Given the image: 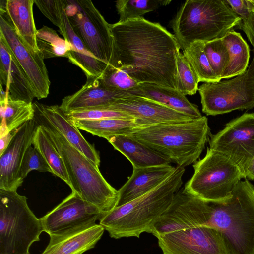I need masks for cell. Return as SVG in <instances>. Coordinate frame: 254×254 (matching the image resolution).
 Wrapping results in <instances>:
<instances>
[{
  "label": "cell",
  "mask_w": 254,
  "mask_h": 254,
  "mask_svg": "<svg viewBox=\"0 0 254 254\" xmlns=\"http://www.w3.org/2000/svg\"><path fill=\"white\" fill-rule=\"evenodd\" d=\"M171 2L170 0H118L116 7L120 18L118 22L141 17L144 14L154 11Z\"/></svg>",
  "instance_id": "1f68e13d"
},
{
  "label": "cell",
  "mask_w": 254,
  "mask_h": 254,
  "mask_svg": "<svg viewBox=\"0 0 254 254\" xmlns=\"http://www.w3.org/2000/svg\"><path fill=\"white\" fill-rule=\"evenodd\" d=\"M208 119L165 123L136 128L131 137L184 167L196 162L211 135Z\"/></svg>",
  "instance_id": "5b68a950"
},
{
  "label": "cell",
  "mask_w": 254,
  "mask_h": 254,
  "mask_svg": "<svg viewBox=\"0 0 254 254\" xmlns=\"http://www.w3.org/2000/svg\"><path fill=\"white\" fill-rule=\"evenodd\" d=\"M0 1L18 36L31 50L39 52L36 29L33 13L34 0Z\"/></svg>",
  "instance_id": "603a6c76"
},
{
  "label": "cell",
  "mask_w": 254,
  "mask_h": 254,
  "mask_svg": "<svg viewBox=\"0 0 254 254\" xmlns=\"http://www.w3.org/2000/svg\"><path fill=\"white\" fill-rule=\"evenodd\" d=\"M33 120L42 127L61 156L71 184V190L95 206L103 216L118 206V190L104 178L99 168L71 145L44 115L38 102L33 103Z\"/></svg>",
  "instance_id": "3957f363"
},
{
  "label": "cell",
  "mask_w": 254,
  "mask_h": 254,
  "mask_svg": "<svg viewBox=\"0 0 254 254\" xmlns=\"http://www.w3.org/2000/svg\"><path fill=\"white\" fill-rule=\"evenodd\" d=\"M32 145L42 155L50 167L52 173L61 178L71 188L69 176L61 156L42 127L39 125L33 135Z\"/></svg>",
  "instance_id": "f1b7e54d"
},
{
  "label": "cell",
  "mask_w": 254,
  "mask_h": 254,
  "mask_svg": "<svg viewBox=\"0 0 254 254\" xmlns=\"http://www.w3.org/2000/svg\"><path fill=\"white\" fill-rule=\"evenodd\" d=\"M204 51L216 78L219 81L228 65L229 56L222 38L204 43Z\"/></svg>",
  "instance_id": "d6a6232c"
},
{
  "label": "cell",
  "mask_w": 254,
  "mask_h": 254,
  "mask_svg": "<svg viewBox=\"0 0 254 254\" xmlns=\"http://www.w3.org/2000/svg\"><path fill=\"white\" fill-rule=\"evenodd\" d=\"M171 165L133 168L131 176L118 190L119 199L117 206L124 205L156 188L175 170Z\"/></svg>",
  "instance_id": "ffe728a7"
},
{
  "label": "cell",
  "mask_w": 254,
  "mask_h": 254,
  "mask_svg": "<svg viewBox=\"0 0 254 254\" xmlns=\"http://www.w3.org/2000/svg\"><path fill=\"white\" fill-rule=\"evenodd\" d=\"M104 231L100 224L94 223L50 235L41 254H82L95 246Z\"/></svg>",
  "instance_id": "d6986e66"
},
{
  "label": "cell",
  "mask_w": 254,
  "mask_h": 254,
  "mask_svg": "<svg viewBox=\"0 0 254 254\" xmlns=\"http://www.w3.org/2000/svg\"><path fill=\"white\" fill-rule=\"evenodd\" d=\"M185 171V168L177 166L160 185L129 202L117 206L101 218L99 224L114 239L139 238L142 233H152L155 224L180 189Z\"/></svg>",
  "instance_id": "277c9868"
},
{
  "label": "cell",
  "mask_w": 254,
  "mask_h": 254,
  "mask_svg": "<svg viewBox=\"0 0 254 254\" xmlns=\"http://www.w3.org/2000/svg\"><path fill=\"white\" fill-rule=\"evenodd\" d=\"M44 115L74 147L99 168L100 158L94 145L89 143L61 109L60 106L46 105L38 102Z\"/></svg>",
  "instance_id": "44dd1931"
},
{
  "label": "cell",
  "mask_w": 254,
  "mask_h": 254,
  "mask_svg": "<svg viewBox=\"0 0 254 254\" xmlns=\"http://www.w3.org/2000/svg\"><path fill=\"white\" fill-rule=\"evenodd\" d=\"M37 44L44 59L64 57L67 58L71 50L69 42L61 38L54 29L43 26L37 30Z\"/></svg>",
  "instance_id": "f546056e"
},
{
  "label": "cell",
  "mask_w": 254,
  "mask_h": 254,
  "mask_svg": "<svg viewBox=\"0 0 254 254\" xmlns=\"http://www.w3.org/2000/svg\"><path fill=\"white\" fill-rule=\"evenodd\" d=\"M106 139L131 162L133 168L169 165L171 163L166 157L130 135H115Z\"/></svg>",
  "instance_id": "cb8c5ba5"
},
{
  "label": "cell",
  "mask_w": 254,
  "mask_h": 254,
  "mask_svg": "<svg viewBox=\"0 0 254 254\" xmlns=\"http://www.w3.org/2000/svg\"><path fill=\"white\" fill-rule=\"evenodd\" d=\"M17 129L9 132L3 137H0V155H1L6 149L15 134Z\"/></svg>",
  "instance_id": "60d3db41"
},
{
  "label": "cell",
  "mask_w": 254,
  "mask_h": 254,
  "mask_svg": "<svg viewBox=\"0 0 254 254\" xmlns=\"http://www.w3.org/2000/svg\"><path fill=\"white\" fill-rule=\"evenodd\" d=\"M245 178L254 181V157L244 171Z\"/></svg>",
  "instance_id": "b9f144b4"
},
{
  "label": "cell",
  "mask_w": 254,
  "mask_h": 254,
  "mask_svg": "<svg viewBox=\"0 0 254 254\" xmlns=\"http://www.w3.org/2000/svg\"><path fill=\"white\" fill-rule=\"evenodd\" d=\"M194 173L184 188L188 193L207 202L224 203L245 178L240 168L220 152L207 148L205 156L195 162Z\"/></svg>",
  "instance_id": "52a82bcc"
},
{
  "label": "cell",
  "mask_w": 254,
  "mask_h": 254,
  "mask_svg": "<svg viewBox=\"0 0 254 254\" xmlns=\"http://www.w3.org/2000/svg\"><path fill=\"white\" fill-rule=\"evenodd\" d=\"M0 103V137L17 129L23 124L34 118L33 103L11 99L1 84Z\"/></svg>",
  "instance_id": "484cf974"
},
{
  "label": "cell",
  "mask_w": 254,
  "mask_h": 254,
  "mask_svg": "<svg viewBox=\"0 0 254 254\" xmlns=\"http://www.w3.org/2000/svg\"><path fill=\"white\" fill-rule=\"evenodd\" d=\"M64 21V29L61 34L71 46V50L67 56L69 61L80 68L87 78L100 77L108 64L97 59L87 49L75 33L66 14L65 15Z\"/></svg>",
  "instance_id": "d4e9b609"
},
{
  "label": "cell",
  "mask_w": 254,
  "mask_h": 254,
  "mask_svg": "<svg viewBox=\"0 0 254 254\" xmlns=\"http://www.w3.org/2000/svg\"><path fill=\"white\" fill-rule=\"evenodd\" d=\"M194 226L217 230L227 254H254V186L241 180L224 203L198 198Z\"/></svg>",
  "instance_id": "7a4b0ae2"
},
{
  "label": "cell",
  "mask_w": 254,
  "mask_h": 254,
  "mask_svg": "<svg viewBox=\"0 0 254 254\" xmlns=\"http://www.w3.org/2000/svg\"><path fill=\"white\" fill-rule=\"evenodd\" d=\"M37 126L33 119L23 124L0 155V189L17 191L22 185L23 180L20 174L22 162L26 151L32 144Z\"/></svg>",
  "instance_id": "9a60e30c"
},
{
  "label": "cell",
  "mask_w": 254,
  "mask_h": 254,
  "mask_svg": "<svg viewBox=\"0 0 254 254\" xmlns=\"http://www.w3.org/2000/svg\"><path fill=\"white\" fill-rule=\"evenodd\" d=\"M0 36H2L25 71L38 99L49 94L50 81L41 51L29 49L16 34L4 7H0Z\"/></svg>",
  "instance_id": "7c38bea8"
},
{
  "label": "cell",
  "mask_w": 254,
  "mask_h": 254,
  "mask_svg": "<svg viewBox=\"0 0 254 254\" xmlns=\"http://www.w3.org/2000/svg\"><path fill=\"white\" fill-rule=\"evenodd\" d=\"M113 54L109 64L139 82L176 89L180 46L159 23L143 17L110 24Z\"/></svg>",
  "instance_id": "6da1fadb"
},
{
  "label": "cell",
  "mask_w": 254,
  "mask_h": 254,
  "mask_svg": "<svg viewBox=\"0 0 254 254\" xmlns=\"http://www.w3.org/2000/svg\"><path fill=\"white\" fill-rule=\"evenodd\" d=\"M128 91L131 95L155 101L195 119L203 116L197 105L190 102L185 95L175 89L155 84L141 83Z\"/></svg>",
  "instance_id": "7402d4cb"
},
{
  "label": "cell",
  "mask_w": 254,
  "mask_h": 254,
  "mask_svg": "<svg viewBox=\"0 0 254 254\" xmlns=\"http://www.w3.org/2000/svg\"><path fill=\"white\" fill-rule=\"evenodd\" d=\"M0 82L11 99L32 103L35 95L29 80L4 38L0 36Z\"/></svg>",
  "instance_id": "ac0fdd59"
},
{
  "label": "cell",
  "mask_w": 254,
  "mask_h": 254,
  "mask_svg": "<svg viewBox=\"0 0 254 254\" xmlns=\"http://www.w3.org/2000/svg\"><path fill=\"white\" fill-rule=\"evenodd\" d=\"M132 96L128 91L112 90L106 87L100 77L87 78L81 89L64 97L60 105L65 113L107 106L118 100Z\"/></svg>",
  "instance_id": "e0dca14e"
},
{
  "label": "cell",
  "mask_w": 254,
  "mask_h": 254,
  "mask_svg": "<svg viewBox=\"0 0 254 254\" xmlns=\"http://www.w3.org/2000/svg\"><path fill=\"white\" fill-rule=\"evenodd\" d=\"M70 121L79 129L105 139L115 135H129L136 128L142 127L137 123L135 120L110 118Z\"/></svg>",
  "instance_id": "4316f807"
},
{
  "label": "cell",
  "mask_w": 254,
  "mask_h": 254,
  "mask_svg": "<svg viewBox=\"0 0 254 254\" xmlns=\"http://www.w3.org/2000/svg\"><path fill=\"white\" fill-rule=\"evenodd\" d=\"M67 18L75 33L97 59L109 64L113 38L109 24L89 0H64Z\"/></svg>",
  "instance_id": "30bf717a"
},
{
  "label": "cell",
  "mask_w": 254,
  "mask_h": 254,
  "mask_svg": "<svg viewBox=\"0 0 254 254\" xmlns=\"http://www.w3.org/2000/svg\"><path fill=\"white\" fill-rule=\"evenodd\" d=\"M157 238L163 254H227L220 233L208 227L174 231Z\"/></svg>",
  "instance_id": "4fadbf2b"
},
{
  "label": "cell",
  "mask_w": 254,
  "mask_h": 254,
  "mask_svg": "<svg viewBox=\"0 0 254 254\" xmlns=\"http://www.w3.org/2000/svg\"><path fill=\"white\" fill-rule=\"evenodd\" d=\"M65 114L66 115L68 118L70 120H96L110 118L135 120L132 117L124 113L104 109L102 108H95L76 111Z\"/></svg>",
  "instance_id": "74e56055"
},
{
  "label": "cell",
  "mask_w": 254,
  "mask_h": 254,
  "mask_svg": "<svg viewBox=\"0 0 254 254\" xmlns=\"http://www.w3.org/2000/svg\"><path fill=\"white\" fill-rule=\"evenodd\" d=\"M103 216L95 206L72 191L59 204L40 219L43 231L50 236L96 223Z\"/></svg>",
  "instance_id": "5bb4252c"
},
{
  "label": "cell",
  "mask_w": 254,
  "mask_h": 254,
  "mask_svg": "<svg viewBox=\"0 0 254 254\" xmlns=\"http://www.w3.org/2000/svg\"><path fill=\"white\" fill-rule=\"evenodd\" d=\"M229 54V61L222 79H229L247 70L250 58V49L241 34L232 30L222 38Z\"/></svg>",
  "instance_id": "83f0119b"
},
{
  "label": "cell",
  "mask_w": 254,
  "mask_h": 254,
  "mask_svg": "<svg viewBox=\"0 0 254 254\" xmlns=\"http://www.w3.org/2000/svg\"><path fill=\"white\" fill-rule=\"evenodd\" d=\"M239 27L246 35L254 51V14H251L247 18L242 19Z\"/></svg>",
  "instance_id": "ab89813d"
},
{
  "label": "cell",
  "mask_w": 254,
  "mask_h": 254,
  "mask_svg": "<svg viewBox=\"0 0 254 254\" xmlns=\"http://www.w3.org/2000/svg\"><path fill=\"white\" fill-rule=\"evenodd\" d=\"M52 173V170L40 152L35 147L30 146L24 156L21 168L20 177L22 180L32 170Z\"/></svg>",
  "instance_id": "8d00e7d4"
},
{
  "label": "cell",
  "mask_w": 254,
  "mask_h": 254,
  "mask_svg": "<svg viewBox=\"0 0 254 254\" xmlns=\"http://www.w3.org/2000/svg\"><path fill=\"white\" fill-rule=\"evenodd\" d=\"M202 111L216 116L254 107V51L250 64L232 79L205 82L198 87Z\"/></svg>",
  "instance_id": "9c48e42d"
},
{
  "label": "cell",
  "mask_w": 254,
  "mask_h": 254,
  "mask_svg": "<svg viewBox=\"0 0 254 254\" xmlns=\"http://www.w3.org/2000/svg\"><path fill=\"white\" fill-rule=\"evenodd\" d=\"M204 43L194 42L183 49L182 53L197 75L199 82L219 81L213 73L205 53Z\"/></svg>",
  "instance_id": "4dcf8cb0"
},
{
  "label": "cell",
  "mask_w": 254,
  "mask_h": 254,
  "mask_svg": "<svg viewBox=\"0 0 254 254\" xmlns=\"http://www.w3.org/2000/svg\"><path fill=\"white\" fill-rule=\"evenodd\" d=\"M98 108L127 114L141 126L196 119L155 101L134 95L120 99L109 106Z\"/></svg>",
  "instance_id": "2e32d148"
},
{
  "label": "cell",
  "mask_w": 254,
  "mask_h": 254,
  "mask_svg": "<svg viewBox=\"0 0 254 254\" xmlns=\"http://www.w3.org/2000/svg\"><path fill=\"white\" fill-rule=\"evenodd\" d=\"M176 89L184 95H192L198 90L199 78L190 63L183 54L177 57Z\"/></svg>",
  "instance_id": "836d02e7"
},
{
  "label": "cell",
  "mask_w": 254,
  "mask_h": 254,
  "mask_svg": "<svg viewBox=\"0 0 254 254\" xmlns=\"http://www.w3.org/2000/svg\"><path fill=\"white\" fill-rule=\"evenodd\" d=\"M242 19L225 0H187L171 23L182 50L196 41L223 38L240 25Z\"/></svg>",
  "instance_id": "8992f818"
},
{
  "label": "cell",
  "mask_w": 254,
  "mask_h": 254,
  "mask_svg": "<svg viewBox=\"0 0 254 254\" xmlns=\"http://www.w3.org/2000/svg\"><path fill=\"white\" fill-rule=\"evenodd\" d=\"M209 148L227 156L244 171L254 157V112L245 113L211 134Z\"/></svg>",
  "instance_id": "8fae6325"
},
{
  "label": "cell",
  "mask_w": 254,
  "mask_h": 254,
  "mask_svg": "<svg viewBox=\"0 0 254 254\" xmlns=\"http://www.w3.org/2000/svg\"><path fill=\"white\" fill-rule=\"evenodd\" d=\"M43 231L26 196L0 189V254H29Z\"/></svg>",
  "instance_id": "ba28073f"
},
{
  "label": "cell",
  "mask_w": 254,
  "mask_h": 254,
  "mask_svg": "<svg viewBox=\"0 0 254 254\" xmlns=\"http://www.w3.org/2000/svg\"><path fill=\"white\" fill-rule=\"evenodd\" d=\"M35 3L54 25L59 28L60 33L64 29L66 13L64 0H34Z\"/></svg>",
  "instance_id": "d590c367"
},
{
  "label": "cell",
  "mask_w": 254,
  "mask_h": 254,
  "mask_svg": "<svg viewBox=\"0 0 254 254\" xmlns=\"http://www.w3.org/2000/svg\"><path fill=\"white\" fill-rule=\"evenodd\" d=\"M232 10L242 19L254 14V0H225Z\"/></svg>",
  "instance_id": "f35d334b"
},
{
  "label": "cell",
  "mask_w": 254,
  "mask_h": 254,
  "mask_svg": "<svg viewBox=\"0 0 254 254\" xmlns=\"http://www.w3.org/2000/svg\"><path fill=\"white\" fill-rule=\"evenodd\" d=\"M100 78L104 85L112 90L128 91L139 84L123 70L110 64H108Z\"/></svg>",
  "instance_id": "e575fe53"
}]
</instances>
